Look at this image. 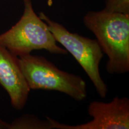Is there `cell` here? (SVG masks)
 I'll return each instance as SVG.
<instances>
[{
    "instance_id": "obj_1",
    "label": "cell",
    "mask_w": 129,
    "mask_h": 129,
    "mask_svg": "<svg viewBox=\"0 0 129 129\" xmlns=\"http://www.w3.org/2000/svg\"><path fill=\"white\" fill-rule=\"evenodd\" d=\"M85 26L95 35L108 57L106 70L111 74L129 71V14L104 9L89 11L83 17Z\"/></svg>"
},
{
    "instance_id": "obj_2",
    "label": "cell",
    "mask_w": 129,
    "mask_h": 129,
    "mask_svg": "<svg viewBox=\"0 0 129 129\" xmlns=\"http://www.w3.org/2000/svg\"><path fill=\"white\" fill-rule=\"evenodd\" d=\"M23 2L22 17L12 28L0 34V44L17 57L40 50L67 55L68 51L57 44L46 22L35 13L32 0H23Z\"/></svg>"
},
{
    "instance_id": "obj_3",
    "label": "cell",
    "mask_w": 129,
    "mask_h": 129,
    "mask_svg": "<svg viewBox=\"0 0 129 129\" xmlns=\"http://www.w3.org/2000/svg\"><path fill=\"white\" fill-rule=\"evenodd\" d=\"M19 65L30 90H54L77 101L86 98V83L79 75L59 69L41 56L17 57Z\"/></svg>"
},
{
    "instance_id": "obj_4",
    "label": "cell",
    "mask_w": 129,
    "mask_h": 129,
    "mask_svg": "<svg viewBox=\"0 0 129 129\" xmlns=\"http://www.w3.org/2000/svg\"><path fill=\"white\" fill-rule=\"evenodd\" d=\"M38 16L47 25L56 41L62 45L83 68L98 94L105 98L108 89L99 70L100 62L104 53L97 40L71 32L61 23L51 20L44 13L40 12Z\"/></svg>"
},
{
    "instance_id": "obj_5",
    "label": "cell",
    "mask_w": 129,
    "mask_h": 129,
    "mask_svg": "<svg viewBox=\"0 0 129 129\" xmlns=\"http://www.w3.org/2000/svg\"><path fill=\"white\" fill-rule=\"evenodd\" d=\"M88 114L93 120L78 125H67L47 117L53 128L56 129H128L129 99L115 96L109 102L93 101L88 105Z\"/></svg>"
},
{
    "instance_id": "obj_6",
    "label": "cell",
    "mask_w": 129,
    "mask_h": 129,
    "mask_svg": "<svg viewBox=\"0 0 129 129\" xmlns=\"http://www.w3.org/2000/svg\"><path fill=\"white\" fill-rule=\"evenodd\" d=\"M0 85L9 94L12 107L16 110L23 109L30 90L21 71L17 57L1 44Z\"/></svg>"
},
{
    "instance_id": "obj_7",
    "label": "cell",
    "mask_w": 129,
    "mask_h": 129,
    "mask_svg": "<svg viewBox=\"0 0 129 129\" xmlns=\"http://www.w3.org/2000/svg\"><path fill=\"white\" fill-rule=\"evenodd\" d=\"M41 120L33 114H24L10 124V129H52L50 121Z\"/></svg>"
},
{
    "instance_id": "obj_8",
    "label": "cell",
    "mask_w": 129,
    "mask_h": 129,
    "mask_svg": "<svg viewBox=\"0 0 129 129\" xmlns=\"http://www.w3.org/2000/svg\"><path fill=\"white\" fill-rule=\"evenodd\" d=\"M106 10L129 14V0H105Z\"/></svg>"
},
{
    "instance_id": "obj_9",
    "label": "cell",
    "mask_w": 129,
    "mask_h": 129,
    "mask_svg": "<svg viewBox=\"0 0 129 129\" xmlns=\"http://www.w3.org/2000/svg\"><path fill=\"white\" fill-rule=\"evenodd\" d=\"M0 129H10V124L5 121L0 117Z\"/></svg>"
}]
</instances>
